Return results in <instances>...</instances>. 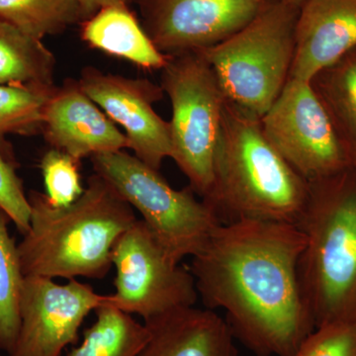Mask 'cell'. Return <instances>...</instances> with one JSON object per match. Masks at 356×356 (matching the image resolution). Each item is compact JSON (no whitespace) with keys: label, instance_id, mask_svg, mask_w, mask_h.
Listing matches in <instances>:
<instances>
[{"label":"cell","instance_id":"1","mask_svg":"<svg viewBox=\"0 0 356 356\" xmlns=\"http://www.w3.org/2000/svg\"><path fill=\"white\" fill-rule=\"evenodd\" d=\"M305 238L297 225L220 224L189 270L204 308L257 356H290L316 329L299 280Z\"/></svg>","mask_w":356,"mask_h":356},{"label":"cell","instance_id":"2","mask_svg":"<svg viewBox=\"0 0 356 356\" xmlns=\"http://www.w3.org/2000/svg\"><path fill=\"white\" fill-rule=\"evenodd\" d=\"M30 227L18 245L24 276L102 280L112 250L137 221L130 204L99 175H91L83 195L56 207L46 194L30 192Z\"/></svg>","mask_w":356,"mask_h":356},{"label":"cell","instance_id":"3","mask_svg":"<svg viewBox=\"0 0 356 356\" xmlns=\"http://www.w3.org/2000/svg\"><path fill=\"white\" fill-rule=\"evenodd\" d=\"M309 182L267 140L261 118L227 100L212 186L202 198L220 224L268 221L297 225Z\"/></svg>","mask_w":356,"mask_h":356},{"label":"cell","instance_id":"4","mask_svg":"<svg viewBox=\"0 0 356 356\" xmlns=\"http://www.w3.org/2000/svg\"><path fill=\"white\" fill-rule=\"evenodd\" d=\"M297 226L302 293L315 327L356 324V166L309 182Z\"/></svg>","mask_w":356,"mask_h":356},{"label":"cell","instance_id":"5","mask_svg":"<svg viewBox=\"0 0 356 356\" xmlns=\"http://www.w3.org/2000/svg\"><path fill=\"white\" fill-rule=\"evenodd\" d=\"M300 6L273 0L228 39L201 50L228 102L261 118L289 81Z\"/></svg>","mask_w":356,"mask_h":356},{"label":"cell","instance_id":"6","mask_svg":"<svg viewBox=\"0 0 356 356\" xmlns=\"http://www.w3.org/2000/svg\"><path fill=\"white\" fill-rule=\"evenodd\" d=\"M93 170L142 215L154 238L177 264L197 254L220 225L191 186L172 188L159 170L125 151L92 156Z\"/></svg>","mask_w":356,"mask_h":356},{"label":"cell","instance_id":"7","mask_svg":"<svg viewBox=\"0 0 356 356\" xmlns=\"http://www.w3.org/2000/svg\"><path fill=\"white\" fill-rule=\"evenodd\" d=\"M161 86L172 105V158L201 198L209 193L226 96L201 51L166 56Z\"/></svg>","mask_w":356,"mask_h":356},{"label":"cell","instance_id":"8","mask_svg":"<svg viewBox=\"0 0 356 356\" xmlns=\"http://www.w3.org/2000/svg\"><path fill=\"white\" fill-rule=\"evenodd\" d=\"M116 269L114 294L105 303L149 322L199 298L189 268L166 254L143 220L123 234L112 250Z\"/></svg>","mask_w":356,"mask_h":356},{"label":"cell","instance_id":"9","mask_svg":"<svg viewBox=\"0 0 356 356\" xmlns=\"http://www.w3.org/2000/svg\"><path fill=\"white\" fill-rule=\"evenodd\" d=\"M261 125L271 146L308 182L355 166L309 81L289 79Z\"/></svg>","mask_w":356,"mask_h":356},{"label":"cell","instance_id":"10","mask_svg":"<svg viewBox=\"0 0 356 356\" xmlns=\"http://www.w3.org/2000/svg\"><path fill=\"white\" fill-rule=\"evenodd\" d=\"M90 285L70 280L58 284L41 276H25L21 291L20 329L8 356H62L76 343L89 313L106 300Z\"/></svg>","mask_w":356,"mask_h":356},{"label":"cell","instance_id":"11","mask_svg":"<svg viewBox=\"0 0 356 356\" xmlns=\"http://www.w3.org/2000/svg\"><path fill=\"white\" fill-rule=\"evenodd\" d=\"M273 0H138L142 26L165 56L221 43Z\"/></svg>","mask_w":356,"mask_h":356},{"label":"cell","instance_id":"12","mask_svg":"<svg viewBox=\"0 0 356 356\" xmlns=\"http://www.w3.org/2000/svg\"><path fill=\"white\" fill-rule=\"evenodd\" d=\"M77 81L84 93L124 128L134 156L156 170L165 159L172 158L170 123L154 108L165 95L161 86L93 67H84Z\"/></svg>","mask_w":356,"mask_h":356},{"label":"cell","instance_id":"13","mask_svg":"<svg viewBox=\"0 0 356 356\" xmlns=\"http://www.w3.org/2000/svg\"><path fill=\"white\" fill-rule=\"evenodd\" d=\"M42 132L53 149L79 161L130 149L125 134L74 79L54 89L44 108Z\"/></svg>","mask_w":356,"mask_h":356},{"label":"cell","instance_id":"14","mask_svg":"<svg viewBox=\"0 0 356 356\" xmlns=\"http://www.w3.org/2000/svg\"><path fill=\"white\" fill-rule=\"evenodd\" d=\"M356 49V0H306L295 28L289 79L310 81Z\"/></svg>","mask_w":356,"mask_h":356},{"label":"cell","instance_id":"15","mask_svg":"<svg viewBox=\"0 0 356 356\" xmlns=\"http://www.w3.org/2000/svg\"><path fill=\"white\" fill-rule=\"evenodd\" d=\"M144 324L149 339L137 356H238L226 321L209 309L186 307Z\"/></svg>","mask_w":356,"mask_h":356},{"label":"cell","instance_id":"16","mask_svg":"<svg viewBox=\"0 0 356 356\" xmlns=\"http://www.w3.org/2000/svg\"><path fill=\"white\" fill-rule=\"evenodd\" d=\"M81 37L89 46L146 70L163 69L166 56L156 48L127 6L105 7L84 23Z\"/></svg>","mask_w":356,"mask_h":356},{"label":"cell","instance_id":"17","mask_svg":"<svg viewBox=\"0 0 356 356\" xmlns=\"http://www.w3.org/2000/svg\"><path fill=\"white\" fill-rule=\"evenodd\" d=\"M309 83L356 166V49Z\"/></svg>","mask_w":356,"mask_h":356},{"label":"cell","instance_id":"18","mask_svg":"<svg viewBox=\"0 0 356 356\" xmlns=\"http://www.w3.org/2000/svg\"><path fill=\"white\" fill-rule=\"evenodd\" d=\"M56 64L43 42L0 20V84L53 88Z\"/></svg>","mask_w":356,"mask_h":356},{"label":"cell","instance_id":"19","mask_svg":"<svg viewBox=\"0 0 356 356\" xmlns=\"http://www.w3.org/2000/svg\"><path fill=\"white\" fill-rule=\"evenodd\" d=\"M95 312L96 321L84 332L83 343L67 356L139 355L149 339L146 325L105 302Z\"/></svg>","mask_w":356,"mask_h":356},{"label":"cell","instance_id":"20","mask_svg":"<svg viewBox=\"0 0 356 356\" xmlns=\"http://www.w3.org/2000/svg\"><path fill=\"white\" fill-rule=\"evenodd\" d=\"M86 17L77 0H0V20L40 41Z\"/></svg>","mask_w":356,"mask_h":356},{"label":"cell","instance_id":"21","mask_svg":"<svg viewBox=\"0 0 356 356\" xmlns=\"http://www.w3.org/2000/svg\"><path fill=\"white\" fill-rule=\"evenodd\" d=\"M10 221L0 210V350L10 353L20 329L19 305L24 274L18 245L8 231Z\"/></svg>","mask_w":356,"mask_h":356},{"label":"cell","instance_id":"22","mask_svg":"<svg viewBox=\"0 0 356 356\" xmlns=\"http://www.w3.org/2000/svg\"><path fill=\"white\" fill-rule=\"evenodd\" d=\"M55 88L0 84V147L6 151L7 135L42 132L44 108Z\"/></svg>","mask_w":356,"mask_h":356},{"label":"cell","instance_id":"23","mask_svg":"<svg viewBox=\"0 0 356 356\" xmlns=\"http://www.w3.org/2000/svg\"><path fill=\"white\" fill-rule=\"evenodd\" d=\"M46 196L56 207H67L83 195L79 161L69 154L51 149L41 159Z\"/></svg>","mask_w":356,"mask_h":356},{"label":"cell","instance_id":"24","mask_svg":"<svg viewBox=\"0 0 356 356\" xmlns=\"http://www.w3.org/2000/svg\"><path fill=\"white\" fill-rule=\"evenodd\" d=\"M0 210L14 222L22 235L30 227L29 198L26 195L22 181L15 172L13 159L0 147Z\"/></svg>","mask_w":356,"mask_h":356},{"label":"cell","instance_id":"25","mask_svg":"<svg viewBox=\"0 0 356 356\" xmlns=\"http://www.w3.org/2000/svg\"><path fill=\"white\" fill-rule=\"evenodd\" d=\"M290 356H356V324L316 327Z\"/></svg>","mask_w":356,"mask_h":356},{"label":"cell","instance_id":"26","mask_svg":"<svg viewBox=\"0 0 356 356\" xmlns=\"http://www.w3.org/2000/svg\"><path fill=\"white\" fill-rule=\"evenodd\" d=\"M86 17L92 15L105 7L127 6V0H77Z\"/></svg>","mask_w":356,"mask_h":356},{"label":"cell","instance_id":"27","mask_svg":"<svg viewBox=\"0 0 356 356\" xmlns=\"http://www.w3.org/2000/svg\"><path fill=\"white\" fill-rule=\"evenodd\" d=\"M284 1L288 2V3L294 4V6H301L306 0H284Z\"/></svg>","mask_w":356,"mask_h":356}]
</instances>
